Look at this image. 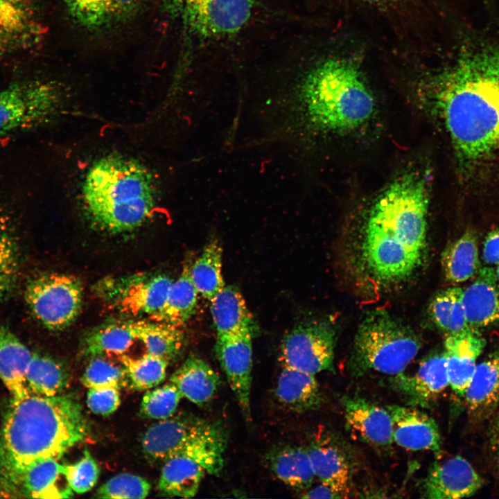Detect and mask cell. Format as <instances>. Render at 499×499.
<instances>
[{"label": "cell", "instance_id": "6da1fadb", "mask_svg": "<svg viewBox=\"0 0 499 499\" xmlns=\"http://www.w3.org/2000/svg\"><path fill=\"white\" fill-rule=\"evenodd\" d=\"M428 96L471 194H499V44L471 38L430 82Z\"/></svg>", "mask_w": 499, "mask_h": 499}, {"label": "cell", "instance_id": "7a4b0ae2", "mask_svg": "<svg viewBox=\"0 0 499 499\" xmlns=\"http://www.w3.org/2000/svg\"><path fill=\"white\" fill-rule=\"evenodd\" d=\"M269 106L276 121L270 125L273 135L292 146L306 132L338 135L358 130L371 120L376 103L357 65L331 58Z\"/></svg>", "mask_w": 499, "mask_h": 499}, {"label": "cell", "instance_id": "3957f363", "mask_svg": "<svg viewBox=\"0 0 499 499\" xmlns=\"http://www.w3.org/2000/svg\"><path fill=\"white\" fill-rule=\"evenodd\" d=\"M428 208V179L414 169L396 177L373 201L363 226L362 253L376 277L399 281L420 265Z\"/></svg>", "mask_w": 499, "mask_h": 499}, {"label": "cell", "instance_id": "277c9868", "mask_svg": "<svg viewBox=\"0 0 499 499\" xmlns=\"http://www.w3.org/2000/svg\"><path fill=\"white\" fill-rule=\"evenodd\" d=\"M89 430L80 404L71 396L30 392L11 396L0 430V489L33 462L60 459Z\"/></svg>", "mask_w": 499, "mask_h": 499}, {"label": "cell", "instance_id": "5b68a950", "mask_svg": "<svg viewBox=\"0 0 499 499\" xmlns=\"http://www.w3.org/2000/svg\"><path fill=\"white\" fill-rule=\"evenodd\" d=\"M84 208L100 229L121 233L146 222L155 206V179L141 162L121 155L96 160L81 187Z\"/></svg>", "mask_w": 499, "mask_h": 499}, {"label": "cell", "instance_id": "8992f818", "mask_svg": "<svg viewBox=\"0 0 499 499\" xmlns=\"http://www.w3.org/2000/svg\"><path fill=\"white\" fill-rule=\"evenodd\" d=\"M421 347L419 338L389 313L377 311L361 323L349 360L350 372L394 376L401 374Z\"/></svg>", "mask_w": 499, "mask_h": 499}, {"label": "cell", "instance_id": "52a82bcc", "mask_svg": "<svg viewBox=\"0 0 499 499\" xmlns=\"http://www.w3.org/2000/svg\"><path fill=\"white\" fill-rule=\"evenodd\" d=\"M63 94L51 81L31 80L0 91V136L38 127L61 111Z\"/></svg>", "mask_w": 499, "mask_h": 499}, {"label": "cell", "instance_id": "ba28073f", "mask_svg": "<svg viewBox=\"0 0 499 499\" xmlns=\"http://www.w3.org/2000/svg\"><path fill=\"white\" fill-rule=\"evenodd\" d=\"M24 299L34 317L50 331H61L77 318L82 306V286L71 275L46 273L27 283Z\"/></svg>", "mask_w": 499, "mask_h": 499}, {"label": "cell", "instance_id": "9c48e42d", "mask_svg": "<svg viewBox=\"0 0 499 499\" xmlns=\"http://www.w3.org/2000/svg\"><path fill=\"white\" fill-rule=\"evenodd\" d=\"M227 438L220 424L184 414L172 416L150 426L142 437L141 445L149 459L164 462L194 446L227 441Z\"/></svg>", "mask_w": 499, "mask_h": 499}, {"label": "cell", "instance_id": "30bf717a", "mask_svg": "<svg viewBox=\"0 0 499 499\" xmlns=\"http://www.w3.org/2000/svg\"><path fill=\"white\" fill-rule=\"evenodd\" d=\"M226 445L227 441L206 442L167 459L157 484L159 492L170 497L195 496L206 473L221 471Z\"/></svg>", "mask_w": 499, "mask_h": 499}, {"label": "cell", "instance_id": "8fae6325", "mask_svg": "<svg viewBox=\"0 0 499 499\" xmlns=\"http://www.w3.org/2000/svg\"><path fill=\"white\" fill-rule=\"evenodd\" d=\"M335 344V331L329 323L302 322L283 337L279 360L282 366L315 375L332 369Z\"/></svg>", "mask_w": 499, "mask_h": 499}, {"label": "cell", "instance_id": "7c38bea8", "mask_svg": "<svg viewBox=\"0 0 499 499\" xmlns=\"http://www.w3.org/2000/svg\"><path fill=\"white\" fill-rule=\"evenodd\" d=\"M173 281L164 274L136 275L110 282L106 294L123 313L151 316L164 305Z\"/></svg>", "mask_w": 499, "mask_h": 499}, {"label": "cell", "instance_id": "4fadbf2b", "mask_svg": "<svg viewBox=\"0 0 499 499\" xmlns=\"http://www.w3.org/2000/svg\"><path fill=\"white\" fill-rule=\"evenodd\" d=\"M250 333L217 336L216 352L245 417L250 418L252 338Z\"/></svg>", "mask_w": 499, "mask_h": 499}, {"label": "cell", "instance_id": "5bb4252c", "mask_svg": "<svg viewBox=\"0 0 499 499\" xmlns=\"http://www.w3.org/2000/svg\"><path fill=\"white\" fill-rule=\"evenodd\" d=\"M71 21L89 33H107L138 14L143 0H62Z\"/></svg>", "mask_w": 499, "mask_h": 499}, {"label": "cell", "instance_id": "9a60e30c", "mask_svg": "<svg viewBox=\"0 0 499 499\" xmlns=\"http://www.w3.org/2000/svg\"><path fill=\"white\" fill-rule=\"evenodd\" d=\"M482 479L471 464L460 455L436 462L421 486V496L430 499H456L474 495Z\"/></svg>", "mask_w": 499, "mask_h": 499}, {"label": "cell", "instance_id": "2e32d148", "mask_svg": "<svg viewBox=\"0 0 499 499\" xmlns=\"http://www.w3.org/2000/svg\"><path fill=\"white\" fill-rule=\"evenodd\" d=\"M391 383L410 405L430 406L449 385L444 351L426 356L414 373L394 376Z\"/></svg>", "mask_w": 499, "mask_h": 499}, {"label": "cell", "instance_id": "e0dca14e", "mask_svg": "<svg viewBox=\"0 0 499 499\" xmlns=\"http://www.w3.org/2000/svg\"><path fill=\"white\" fill-rule=\"evenodd\" d=\"M3 497L34 498H68L73 496L63 472V464L57 459L37 460L0 489Z\"/></svg>", "mask_w": 499, "mask_h": 499}, {"label": "cell", "instance_id": "ac0fdd59", "mask_svg": "<svg viewBox=\"0 0 499 499\" xmlns=\"http://www.w3.org/2000/svg\"><path fill=\"white\" fill-rule=\"evenodd\" d=\"M43 33L33 0H0V53L27 50Z\"/></svg>", "mask_w": 499, "mask_h": 499}, {"label": "cell", "instance_id": "d6986e66", "mask_svg": "<svg viewBox=\"0 0 499 499\" xmlns=\"http://www.w3.org/2000/svg\"><path fill=\"white\" fill-rule=\"evenodd\" d=\"M392 423L394 441L410 450L439 453L441 439L435 421L416 407L387 405Z\"/></svg>", "mask_w": 499, "mask_h": 499}, {"label": "cell", "instance_id": "ffe728a7", "mask_svg": "<svg viewBox=\"0 0 499 499\" xmlns=\"http://www.w3.org/2000/svg\"><path fill=\"white\" fill-rule=\"evenodd\" d=\"M486 345L478 329L471 327L447 335L444 353L447 362L449 385L459 397L464 398L474 373L477 360Z\"/></svg>", "mask_w": 499, "mask_h": 499}, {"label": "cell", "instance_id": "44dd1931", "mask_svg": "<svg viewBox=\"0 0 499 499\" xmlns=\"http://www.w3.org/2000/svg\"><path fill=\"white\" fill-rule=\"evenodd\" d=\"M342 405L348 428L361 441L376 447L392 445L393 427L386 408L356 396L343 397Z\"/></svg>", "mask_w": 499, "mask_h": 499}, {"label": "cell", "instance_id": "7402d4cb", "mask_svg": "<svg viewBox=\"0 0 499 499\" xmlns=\"http://www.w3.org/2000/svg\"><path fill=\"white\" fill-rule=\"evenodd\" d=\"M464 398L473 421L492 416L499 405V349L477 363Z\"/></svg>", "mask_w": 499, "mask_h": 499}, {"label": "cell", "instance_id": "603a6c76", "mask_svg": "<svg viewBox=\"0 0 499 499\" xmlns=\"http://www.w3.org/2000/svg\"><path fill=\"white\" fill-rule=\"evenodd\" d=\"M315 477L342 498H349L352 489L349 461L337 444L326 436L313 441L306 448Z\"/></svg>", "mask_w": 499, "mask_h": 499}, {"label": "cell", "instance_id": "cb8c5ba5", "mask_svg": "<svg viewBox=\"0 0 499 499\" xmlns=\"http://www.w3.org/2000/svg\"><path fill=\"white\" fill-rule=\"evenodd\" d=\"M477 275L462 289V302L469 326L479 329L499 322V285L493 268H480Z\"/></svg>", "mask_w": 499, "mask_h": 499}, {"label": "cell", "instance_id": "d4e9b609", "mask_svg": "<svg viewBox=\"0 0 499 499\" xmlns=\"http://www.w3.org/2000/svg\"><path fill=\"white\" fill-rule=\"evenodd\" d=\"M210 301L217 336L238 333H250L254 337L256 335L257 324L237 288L224 286Z\"/></svg>", "mask_w": 499, "mask_h": 499}, {"label": "cell", "instance_id": "484cf974", "mask_svg": "<svg viewBox=\"0 0 499 499\" xmlns=\"http://www.w3.org/2000/svg\"><path fill=\"white\" fill-rule=\"evenodd\" d=\"M278 402L294 412L316 409L322 396L315 375L282 366L274 390Z\"/></svg>", "mask_w": 499, "mask_h": 499}, {"label": "cell", "instance_id": "4316f807", "mask_svg": "<svg viewBox=\"0 0 499 499\" xmlns=\"http://www.w3.org/2000/svg\"><path fill=\"white\" fill-rule=\"evenodd\" d=\"M33 355L8 328L0 326V378L12 397L30 392L26 375Z\"/></svg>", "mask_w": 499, "mask_h": 499}, {"label": "cell", "instance_id": "83f0119b", "mask_svg": "<svg viewBox=\"0 0 499 499\" xmlns=\"http://www.w3.org/2000/svg\"><path fill=\"white\" fill-rule=\"evenodd\" d=\"M184 397L201 405L209 402L218 390L220 380L218 374L204 360L189 356L170 378Z\"/></svg>", "mask_w": 499, "mask_h": 499}, {"label": "cell", "instance_id": "f1b7e54d", "mask_svg": "<svg viewBox=\"0 0 499 499\" xmlns=\"http://www.w3.org/2000/svg\"><path fill=\"white\" fill-rule=\"evenodd\" d=\"M268 459L272 473L288 487L297 490L310 487L315 475L306 448L279 447L270 452Z\"/></svg>", "mask_w": 499, "mask_h": 499}, {"label": "cell", "instance_id": "f546056e", "mask_svg": "<svg viewBox=\"0 0 499 499\" xmlns=\"http://www.w3.org/2000/svg\"><path fill=\"white\" fill-rule=\"evenodd\" d=\"M445 277L462 283L476 275L480 269L477 236L471 230L465 231L450 243L441 255Z\"/></svg>", "mask_w": 499, "mask_h": 499}, {"label": "cell", "instance_id": "4dcf8cb0", "mask_svg": "<svg viewBox=\"0 0 499 499\" xmlns=\"http://www.w3.org/2000/svg\"><path fill=\"white\" fill-rule=\"evenodd\" d=\"M130 325L135 338L145 344L149 354L169 362L183 348L184 334L179 326L146 320L130 322Z\"/></svg>", "mask_w": 499, "mask_h": 499}, {"label": "cell", "instance_id": "1f68e13d", "mask_svg": "<svg viewBox=\"0 0 499 499\" xmlns=\"http://www.w3.org/2000/svg\"><path fill=\"white\" fill-rule=\"evenodd\" d=\"M191 266L185 265L175 281H173L164 305L150 316L154 321L182 326L194 314L198 292L190 277Z\"/></svg>", "mask_w": 499, "mask_h": 499}, {"label": "cell", "instance_id": "d6a6232c", "mask_svg": "<svg viewBox=\"0 0 499 499\" xmlns=\"http://www.w3.org/2000/svg\"><path fill=\"white\" fill-rule=\"evenodd\" d=\"M222 252L218 240H210L190 268V277L194 286L198 293L209 300L225 286Z\"/></svg>", "mask_w": 499, "mask_h": 499}, {"label": "cell", "instance_id": "836d02e7", "mask_svg": "<svg viewBox=\"0 0 499 499\" xmlns=\"http://www.w3.org/2000/svg\"><path fill=\"white\" fill-rule=\"evenodd\" d=\"M20 268V247L11 220L0 214V304L15 288Z\"/></svg>", "mask_w": 499, "mask_h": 499}, {"label": "cell", "instance_id": "e575fe53", "mask_svg": "<svg viewBox=\"0 0 499 499\" xmlns=\"http://www.w3.org/2000/svg\"><path fill=\"white\" fill-rule=\"evenodd\" d=\"M26 380L30 392L53 396L60 394L65 389L67 375L61 364L53 358L33 353Z\"/></svg>", "mask_w": 499, "mask_h": 499}, {"label": "cell", "instance_id": "d590c367", "mask_svg": "<svg viewBox=\"0 0 499 499\" xmlns=\"http://www.w3.org/2000/svg\"><path fill=\"white\" fill-rule=\"evenodd\" d=\"M428 310L436 326L447 335L470 327L466 321L461 288H448L439 292L431 301Z\"/></svg>", "mask_w": 499, "mask_h": 499}, {"label": "cell", "instance_id": "8d00e7d4", "mask_svg": "<svg viewBox=\"0 0 499 499\" xmlns=\"http://www.w3.org/2000/svg\"><path fill=\"white\" fill-rule=\"evenodd\" d=\"M136 340L130 322L111 323L91 332L85 338L84 351L92 357L104 353H122Z\"/></svg>", "mask_w": 499, "mask_h": 499}, {"label": "cell", "instance_id": "74e56055", "mask_svg": "<svg viewBox=\"0 0 499 499\" xmlns=\"http://www.w3.org/2000/svg\"><path fill=\"white\" fill-rule=\"evenodd\" d=\"M121 363L131 387L144 390L155 387L164 381L169 362L147 353L138 359L123 356Z\"/></svg>", "mask_w": 499, "mask_h": 499}, {"label": "cell", "instance_id": "f35d334b", "mask_svg": "<svg viewBox=\"0 0 499 499\" xmlns=\"http://www.w3.org/2000/svg\"><path fill=\"white\" fill-rule=\"evenodd\" d=\"M182 396L171 382L148 390L142 398L139 415L143 418L162 420L172 417Z\"/></svg>", "mask_w": 499, "mask_h": 499}, {"label": "cell", "instance_id": "ab89813d", "mask_svg": "<svg viewBox=\"0 0 499 499\" xmlns=\"http://www.w3.org/2000/svg\"><path fill=\"white\" fill-rule=\"evenodd\" d=\"M81 382L88 388L115 387L120 389L128 383V379L123 366L114 365L100 356L91 360L81 377Z\"/></svg>", "mask_w": 499, "mask_h": 499}, {"label": "cell", "instance_id": "60d3db41", "mask_svg": "<svg viewBox=\"0 0 499 499\" xmlns=\"http://www.w3.org/2000/svg\"><path fill=\"white\" fill-rule=\"evenodd\" d=\"M149 482L132 473H122L110 478L97 490L99 498H144L149 494Z\"/></svg>", "mask_w": 499, "mask_h": 499}, {"label": "cell", "instance_id": "b9f144b4", "mask_svg": "<svg viewBox=\"0 0 499 499\" xmlns=\"http://www.w3.org/2000/svg\"><path fill=\"white\" fill-rule=\"evenodd\" d=\"M63 472L73 491L84 493L96 484L100 469L90 452L85 449L83 457L79 461L63 465Z\"/></svg>", "mask_w": 499, "mask_h": 499}, {"label": "cell", "instance_id": "7bdbcfd3", "mask_svg": "<svg viewBox=\"0 0 499 499\" xmlns=\"http://www.w3.org/2000/svg\"><path fill=\"white\" fill-rule=\"evenodd\" d=\"M86 402L93 413L101 416L110 415L120 405L119 389L115 387L89 388Z\"/></svg>", "mask_w": 499, "mask_h": 499}, {"label": "cell", "instance_id": "ee69618b", "mask_svg": "<svg viewBox=\"0 0 499 499\" xmlns=\"http://www.w3.org/2000/svg\"><path fill=\"white\" fill-rule=\"evenodd\" d=\"M482 258L487 265L491 266L499 264V229L492 230L487 235Z\"/></svg>", "mask_w": 499, "mask_h": 499}, {"label": "cell", "instance_id": "f6af8a7d", "mask_svg": "<svg viewBox=\"0 0 499 499\" xmlns=\"http://www.w3.org/2000/svg\"><path fill=\"white\" fill-rule=\"evenodd\" d=\"M493 419L489 435V448L493 467L499 479V405L492 414Z\"/></svg>", "mask_w": 499, "mask_h": 499}, {"label": "cell", "instance_id": "bcb514c9", "mask_svg": "<svg viewBox=\"0 0 499 499\" xmlns=\"http://www.w3.org/2000/svg\"><path fill=\"white\" fill-rule=\"evenodd\" d=\"M303 498H342L341 495L330 486L322 483L308 488L301 496Z\"/></svg>", "mask_w": 499, "mask_h": 499}, {"label": "cell", "instance_id": "7dc6e473", "mask_svg": "<svg viewBox=\"0 0 499 499\" xmlns=\"http://www.w3.org/2000/svg\"><path fill=\"white\" fill-rule=\"evenodd\" d=\"M369 3L377 4V5H385L395 2L397 0H365Z\"/></svg>", "mask_w": 499, "mask_h": 499}, {"label": "cell", "instance_id": "c3c4849f", "mask_svg": "<svg viewBox=\"0 0 499 499\" xmlns=\"http://www.w3.org/2000/svg\"><path fill=\"white\" fill-rule=\"evenodd\" d=\"M494 272L496 281L499 285V264L496 265V268L494 269Z\"/></svg>", "mask_w": 499, "mask_h": 499}]
</instances>
